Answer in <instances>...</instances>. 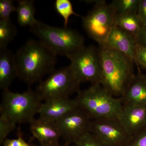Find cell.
I'll list each match as a JSON object with an SVG mask.
<instances>
[{
    "label": "cell",
    "instance_id": "1",
    "mask_svg": "<svg viewBox=\"0 0 146 146\" xmlns=\"http://www.w3.org/2000/svg\"><path fill=\"white\" fill-rule=\"evenodd\" d=\"M57 55L39 40L30 39L15 54L17 77L30 86L54 70Z\"/></svg>",
    "mask_w": 146,
    "mask_h": 146
},
{
    "label": "cell",
    "instance_id": "2",
    "mask_svg": "<svg viewBox=\"0 0 146 146\" xmlns=\"http://www.w3.org/2000/svg\"><path fill=\"white\" fill-rule=\"evenodd\" d=\"M100 84L114 96L120 98L133 76V60L117 50L100 46Z\"/></svg>",
    "mask_w": 146,
    "mask_h": 146
},
{
    "label": "cell",
    "instance_id": "3",
    "mask_svg": "<svg viewBox=\"0 0 146 146\" xmlns=\"http://www.w3.org/2000/svg\"><path fill=\"white\" fill-rule=\"evenodd\" d=\"M75 99L92 120H118L123 109L120 98L114 96L100 84L80 90Z\"/></svg>",
    "mask_w": 146,
    "mask_h": 146
},
{
    "label": "cell",
    "instance_id": "4",
    "mask_svg": "<svg viewBox=\"0 0 146 146\" xmlns=\"http://www.w3.org/2000/svg\"><path fill=\"white\" fill-rule=\"evenodd\" d=\"M30 31L56 55H68L84 46V38L73 29L51 26L36 20Z\"/></svg>",
    "mask_w": 146,
    "mask_h": 146
},
{
    "label": "cell",
    "instance_id": "5",
    "mask_svg": "<svg viewBox=\"0 0 146 146\" xmlns=\"http://www.w3.org/2000/svg\"><path fill=\"white\" fill-rule=\"evenodd\" d=\"M42 101L36 91L30 87L22 93L5 90L0 106L1 116L16 124L30 123L38 114Z\"/></svg>",
    "mask_w": 146,
    "mask_h": 146
},
{
    "label": "cell",
    "instance_id": "6",
    "mask_svg": "<svg viewBox=\"0 0 146 146\" xmlns=\"http://www.w3.org/2000/svg\"><path fill=\"white\" fill-rule=\"evenodd\" d=\"M80 83L69 65L55 70L46 79L39 82L35 91L44 102L67 98L78 92Z\"/></svg>",
    "mask_w": 146,
    "mask_h": 146
},
{
    "label": "cell",
    "instance_id": "7",
    "mask_svg": "<svg viewBox=\"0 0 146 146\" xmlns=\"http://www.w3.org/2000/svg\"><path fill=\"white\" fill-rule=\"evenodd\" d=\"M94 2L92 9L82 18V26L89 36L100 46H106L108 36L115 26L116 13L110 4L105 1Z\"/></svg>",
    "mask_w": 146,
    "mask_h": 146
},
{
    "label": "cell",
    "instance_id": "8",
    "mask_svg": "<svg viewBox=\"0 0 146 146\" xmlns=\"http://www.w3.org/2000/svg\"><path fill=\"white\" fill-rule=\"evenodd\" d=\"M79 81L91 84H100L101 68L99 50L93 46H84L67 56Z\"/></svg>",
    "mask_w": 146,
    "mask_h": 146
},
{
    "label": "cell",
    "instance_id": "9",
    "mask_svg": "<svg viewBox=\"0 0 146 146\" xmlns=\"http://www.w3.org/2000/svg\"><path fill=\"white\" fill-rule=\"evenodd\" d=\"M89 132L104 146H128L132 138L118 120H92Z\"/></svg>",
    "mask_w": 146,
    "mask_h": 146
},
{
    "label": "cell",
    "instance_id": "10",
    "mask_svg": "<svg viewBox=\"0 0 146 146\" xmlns=\"http://www.w3.org/2000/svg\"><path fill=\"white\" fill-rule=\"evenodd\" d=\"M92 119L78 107L56 122L65 142V146L75 143L81 136L89 132Z\"/></svg>",
    "mask_w": 146,
    "mask_h": 146
},
{
    "label": "cell",
    "instance_id": "11",
    "mask_svg": "<svg viewBox=\"0 0 146 146\" xmlns=\"http://www.w3.org/2000/svg\"><path fill=\"white\" fill-rule=\"evenodd\" d=\"M118 121L133 137L146 127V106L123 105Z\"/></svg>",
    "mask_w": 146,
    "mask_h": 146
},
{
    "label": "cell",
    "instance_id": "12",
    "mask_svg": "<svg viewBox=\"0 0 146 146\" xmlns=\"http://www.w3.org/2000/svg\"><path fill=\"white\" fill-rule=\"evenodd\" d=\"M29 124L33 136L41 146H59L61 135L56 123L39 118Z\"/></svg>",
    "mask_w": 146,
    "mask_h": 146
},
{
    "label": "cell",
    "instance_id": "13",
    "mask_svg": "<svg viewBox=\"0 0 146 146\" xmlns=\"http://www.w3.org/2000/svg\"><path fill=\"white\" fill-rule=\"evenodd\" d=\"M78 107L75 99L67 98L49 100L42 104L38 113L39 118L56 122Z\"/></svg>",
    "mask_w": 146,
    "mask_h": 146
},
{
    "label": "cell",
    "instance_id": "14",
    "mask_svg": "<svg viewBox=\"0 0 146 146\" xmlns=\"http://www.w3.org/2000/svg\"><path fill=\"white\" fill-rule=\"evenodd\" d=\"M137 44L136 36L115 26L108 36L106 46L122 53L135 63Z\"/></svg>",
    "mask_w": 146,
    "mask_h": 146
},
{
    "label": "cell",
    "instance_id": "15",
    "mask_svg": "<svg viewBox=\"0 0 146 146\" xmlns=\"http://www.w3.org/2000/svg\"><path fill=\"white\" fill-rule=\"evenodd\" d=\"M123 105L146 106V78L135 75L119 98Z\"/></svg>",
    "mask_w": 146,
    "mask_h": 146
},
{
    "label": "cell",
    "instance_id": "16",
    "mask_svg": "<svg viewBox=\"0 0 146 146\" xmlns=\"http://www.w3.org/2000/svg\"><path fill=\"white\" fill-rule=\"evenodd\" d=\"M17 77L15 54L7 49L0 50V88L3 91L9 89Z\"/></svg>",
    "mask_w": 146,
    "mask_h": 146
},
{
    "label": "cell",
    "instance_id": "17",
    "mask_svg": "<svg viewBox=\"0 0 146 146\" xmlns=\"http://www.w3.org/2000/svg\"><path fill=\"white\" fill-rule=\"evenodd\" d=\"M17 2L18 5L16 12L18 24L23 27L31 26L37 20L35 17L36 10L34 1L20 0Z\"/></svg>",
    "mask_w": 146,
    "mask_h": 146
},
{
    "label": "cell",
    "instance_id": "18",
    "mask_svg": "<svg viewBox=\"0 0 146 146\" xmlns=\"http://www.w3.org/2000/svg\"><path fill=\"white\" fill-rule=\"evenodd\" d=\"M115 23L116 26L136 37L143 26L136 12L116 16Z\"/></svg>",
    "mask_w": 146,
    "mask_h": 146
},
{
    "label": "cell",
    "instance_id": "19",
    "mask_svg": "<svg viewBox=\"0 0 146 146\" xmlns=\"http://www.w3.org/2000/svg\"><path fill=\"white\" fill-rule=\"evenodd\" d=\"M17 29L11 20H0V50L7 48L17 35Z\"/></svg>",
    "mask_w": 146,
    "mask_h": 146
},
{
    "label": "cell",
    "instance_id": "20",
    "mask_svg": "<svg viewBox=\"0 0 146 146\" xmlns=\"http://www.w3.org/2000/svg\"><path fill=\"white\" fill-rule=\"evenodd\" d=\"M140 0H113L110 5L116 16L136 12Z\"/></svg>",
    "mask_w": 146,
    "mask_h": 146
},
{
    "label": "cell",
    "instance_id": "21",
    "mask_svg": "<svg viewBox=\"0 0 146 146\" xmlns=\"http://www.w3.org/2000/svg\"><path fill=\"white\" fill-rule=\"evenodd\" d=\"M55 8L58 13L64 20V27H68L69 18L72 15L80 16L74 12L72 4L69 0H56L55 2Z\"/></svg>",
    "mask_w": 146,
    "mask_h": 146
},
{
    "label": "cell",
    "instance_id": "22",
    "mask_svg": "<svg viewBox=\"0 0 146 146\" xmlns=\"http://www.w3.org/2000/svg\"><path fill=\"white\" fill-rule=\"evenodd\" d=\"M16 124L11 121L5 117L1 116L0 117V144H2L3 142L7 137L14 129H16Z\"/></svg>",
    "mask_w": 146,
    "mask_h": 146
},
{
    "label": "cell",
    "instance_id": "23",
    "mask_svg": "<svg viewBox=\"0 0 146 146\" xmlns=\"http://www.w3.org/2000/svg\"><path fill=\"white\" fill-rule=\"evenodd\" d=\"M17 7L15 6L12 0L0 1V20L10 19V15L16 11Z\"/></svg>",
    "mask_w": 146,
    "mask_h": 146
},
{
    "label": "cell",
    "instance_id": "24",
    "mask_svg": "<svg viewBox=\"0 0 146 146\" xmlns=\"http://www.w3.org/2000/svg\"><path fill=\"white\" fill-rule=\"evenodd\" d=\"M75 146H104L95 135L87 132L74 143Z\"/></svg>",
    "mask_w": 146,
    "mask_h": 146
},
{
    "label": "cell",
    "instance_id": "25",
    "mask_svg": "<svg viewBox=\"0 0 146 146\" xmlns=\"http://www.w3.org/2000/svg\"><path fill=\"white\" fill-rule=\"evenodd\" d=\"M135 63L146 69V47L137 44L135 51Z\"/></svg>",
    "mask_w": 146,
    "mask_h": 146
},
{
    "label": "cell",
    "instance_id": "26",
    "mask_svg": "<svg viewBox=\"0 0 146 146\" xmlns=\"http://www.w3.org/2000/svg\"><path fill=\"white\" fill-rule=\"evenodd\" d=\"M18 137L15 139H6L3 143V146H33L25 141L22 137L21 131H19Z\"/></svg>",
    "mask_w": 146,
    "mask_h": 146
},
{
    "label": "cell",
    "instance_id": "27",
    "mask_svg": "<svg viewBox=\"0 0 146 146\" xmlns=\"http://www.w3.org/2000/svg\"><path fill=\"white\" fill-rule=\"evenodd\" d=\"M128 146H146V129L132 137Z\"/></svg>",
    "mask_w": 146,
    "mask_h": 146
},
{
    "label": "cell",
    "instance_id": "28",
    "mask_svg": "<svg viewBox=\"0 0 146 146\" xmlns=\"http://www.w3.org/2000/svg\"><path fill=\"white\" fill-rule=\"evenodd\" d=\"M137 13L143 25L146 26V0H140Z\"/></svg>",
    "mask_w": 146,
    "mask_h": 146
},
{
    "label": "cell",
    "instance_id": "29",
    "mask_svg": "<svg viewBox=\"0 0 146 146\" xmlns=\"http://www.w3.org/2000/svg\"><path fill=\"white\" fill-rule=\"evenodd\" d=\"M136 37L138 44L146 47V26H143Z\"/></svg>",
    "mask_w": 146,
    "mask_h": 146
},
{
    "label": "cell",
    "instance_id": "30",
    "mask_svg": "<svg viewBox=\"0 0 146 146\" xmlns=\"http://www.w3.org/2000/svg\"><path fill=\"white\" fill-rule=\"evenodd\" d=\"M145 77H146V76H145Z\"/></svg>",
    "mask_w": 146,
    "mask_h": 146
}]
</instances>
